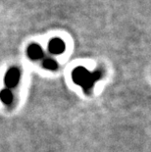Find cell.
<instances>
[{
  "mask_svg": "<svg viewBox=\"0 0 151 152\" xmlns=\"http://www.w3.org/2000/svg\"><path fill=\"white\" fill-rule=\"evenodd\" d=\"M102 77V72L100 70L89 72L85 67L79 66L76 67L72 72L73 82L82 87L83 91L88 94L92 87Z\"/></svg>",
  "mask_w": 151,
  "mask_h": 152,
  "instance_id": "obj_1",
  "label": "cell"
},
{
  "mask_svg": "<svg viewBox=\"0 0 151 152\" xmlns=\"http://www.w3.org/2000/svg\"><path fill=\"white\" fill-rule=\"evenodd\" d=\"M21 80V71L17 67L9 68L4 76V83L7 88L11 89L16 87Z\"/></svg>",
  "mask_w": 151,
  "mask_h": 152,
  "instance_id": "obj_2",
  "label": "cell"
},
{
  "mask_svg": "<svg viewBox=\"0 0 151 152\" xmlns=\"http://www.w3.org/2000/svg\"><path fill=\"white\" fill-rule=\"evenodd\" d=\"M41 65H42L44 69L48 71H56L59 67L58 63H57L53 58H50V57H43Z\"/></svg>",
  "mask_w": 151,
  "mask_h": 152,
  "instance_id": "obj_6",
  "label": "cell"
},
{
  "mask_svg": "<svg viewBox=\"0 0 151 152\" xmlns=\"http://www.w3.org/2000/svg\"><path fill=\"white\" fill-rule=\"evenodd\" d=\"M47 49L49 53L53 55H60L62 54L66 49V44L63 39L59 37H54L49 40L47 45Z\"/></svg>",
  "mask_w": 151,
  "mask_h": 152,
  "instance_id": "obj_3",
  "label": "cell"
},
{
  "mask_svg": "<svg viewBox=\"0 0 151 152\" xmlns=\"http://www.w3.org/2000/svg\"><path fill=\"white\" fill-rule=\"evenodd\" d=\"M27 55L31 60H41L44 57V51L38 43H31L27 48Z\"/></svg>",
  "mask_w": 151,
  "mask_h": 152,
  "instance_id": "obj_4",
  "label": "cell"
},
{
  "mask_svg": "<svg viewBox=\"0 0 151 152\" xmlns=\"http://www.w3.org/2000/svg\"><path fill=\"white\" fill-rule=\"evenodd\" d=\"M0 100L3 104L8 106L11 105L14 101V93L12 92L11 89L6 87V88L0 90Z\"/></svg>",
  "mask_w": 151,
  "mask_h": 152,
  "instance_id": "obj_5",
  "label": "cell"
}]
</instances>
